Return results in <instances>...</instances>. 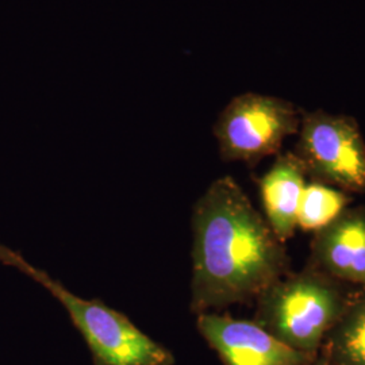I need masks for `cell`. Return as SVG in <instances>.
Returning a JSON list of instances; mask_svg holds the SVG:
<instances>
[{
  "label": "cell",
  "instance_id": "cell-1",
  "mask_svg": "<svg viewBox=\"0 0 365 365\" xmlns=\"http://www.w3.org/2000/svg\"><path fill=\"white\" fill-rule=\"evenodd\" d=\"M191 227L190 309L196 315L256 300L287 274L284 242L230 176L214 180L196 200Z\"/></svg>",
  "mask_w": 365,
  "mask_h": 365
},
{
  "label": "cell",
  "instance_id": "cell-2",
  "mask_svg": "<svg viewBox=\"0 0 365 365\" xmlns=\"http://www.w3.org/2000/svg\"><path fill=\"white\" fill-rule=\"evenodd\" d=\"M0 262L14 267L46 288L66 310L86 341L93 365H173V353L145 334L125 314L103 302L84 299L58 280L0 244Z\"/></svg>",
  "mask_w": 365,
  "mask_h": 365
},
{
  "label": "cell",
  "instance_id": "cell-3",
  "mask_svg": "<svg viewBox=\"0 0 365 365\" xmlns=\"http://www.w3.org/2000/svg\"><path fill=\"white\" fill-rule=\"evenodd\" d=\"M256 302L255 322L288 346L315 356L349 299L337 280L313 268L284 274Z\"/></svg>",
  "mask_w": 365,
  "mask_h": 365
},
{
  "label": "cell",
  "instance_id": "cell-4",
  "mask_svg": "<svg viewBox=\"0 0 365 365\" xmlns=\"http://www.w3.org/2000/svg\"><path fill=\"white\" fill-rule=\"evenodd\" d=\"M302 114L297 106L280 98L253 92L235 96L214 125L222 158L256 165L299 131Z\"/></svg>",
  "mask_w": 365,
  "mask_h": 365
},
{
  "label": "cell",
  "instance_id": "cell-5",
  "mask_svg": "<svg viewBox=\"0 0 365 365\" xmlns=\"http://www.w3.org/2000/svg\"><path fill=\"white\" fill-rule=\"evenodd\" d=\"M297 152L315 182L365 192V141L357 120L324 110L303 113Z\"/></svg>",
  "mask_w": 365,
  "mask_h": 365
},
{
  "label": "cell",
  "instance_id": "cell-6",
  "mask_svg": "<svg viewBox=\"0 0 365 365\" xmlns=\"http://www.w3.org/2000/svg\"><path fill=\"white\" fill-rule=\"evenodd\" d=\"M196 327L225 365H309L314 360L255 321L203 313L196 315Z\"/></svg>",
  "mask_w": 365,
  "mask_h": 365
},
{
  "label": "cell",
  "instance_id": "cell-7",
  "mask_svg": "<svg viewBox=\"0 0 365 365\" xmlns=\"http://www.w3.org/2000/svg\"><path fill=\"white\" fill-rule=\"evenodd\" d=\"M315 268L365 289V207L345 210L314 237Z\"/></svg>",
  "mask_w": 365,
  "mask_h": 365
},
{
  "label": "cell",
  "instance_id": "cell-8",
  "mask_svg": "<svg viewBox=\"0 0 365 365\" xmlns=\"http://www.w3.org/2000/svg\"><path fill=\"white\" fill-rule=\"evenodd\" d=\"M307 170L295 153L280 155L259 179L264 218L276 237L284 242L298 227L300 197L306 187Z\"/></svg>",
  "mask_w": 365,
  "mask_h": 365
},
{
  "label": "cell",
  "instance_id": "cell-9",
  "mask_svg": "<svg viewBox=\"0 0 365 365\" xmlns=\"http://www.w3.org/2000/svg\"><path fill=\"white\" fill-rule=\"evenodd\" d=\"M327 339L329 353L339 365H365V297L349 300Z\"/></svg>",
  "mask_w": 365,
  "mask_h": 365
},
{
  "label": "cell",
  "instance_id": "cell-10",
  "mask_svg": "<svg viewBox=\"0 0 365 365\" xmlns=\"http://www.w3.org/2000/svg\"><path fill=\"white\" fill-rule=\"evenodd\" d=\"M348 205L349 197L339 188L324 182H307L300 197L298 227L317 233L337 220Z\"/></svg>",
  "mask_w": 365,
  "mask_h": 365
},
{
  "label": "cell",
  "instance_id": "cell-11",
  "mask_svg": "<svg viewBox=\"0 0 365 365\" xmlns=\"http://www.w3.org/2000/svg\"><path fill=\"white\" fill-rule=\"evenodd\" d=\"M309 365H330L329 364V363H327V361H317V363H313V361H312V363H310V364Z\"/></svg>",
  "mask_w": 365,
  "mask_h": 365
}]
</instances>
